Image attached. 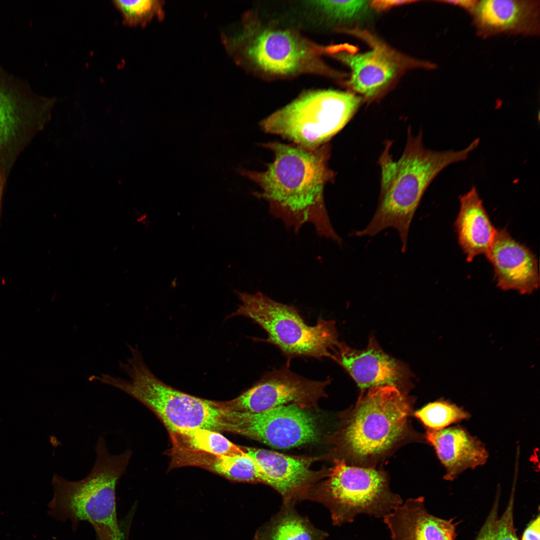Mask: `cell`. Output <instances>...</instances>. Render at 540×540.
I'll list each match as a JSON object with an SVG mask.
<instances>
[{
  "instance_id": "cell-9",
  "label": "cell",
  "mask_w": 540,
  "mask_h": 540,
  "mask_svg": "<svg viewBox=\"0 0 540 540\" xmlns=\"http://www.w3.org/2000/svg\"><path fill=\"white\" fill-rule=\"evenodd\" d=\"M362 98L332 90L306 92L262 120L261 128L310 149L329 142L356 114Z\"/></svg>"
},
{
  "instance_id": "cell-18",
  "label": "cell",
  "mask_w": 540,
  "mask_h": 540,
  "mask_svg": "<svg viewBox=\"0 0 540 540\" xmlns=\"http://www.w3.org/2000/svg\"><path fill=\"white\" fill-rule=\"evenodd\" d=\"M392 540H456L457 523L430 513L424 498L406 500L383 518Z\"/></svg>"
},
{
  "instance_id": "cell-19",
  "label": "cell",
  "mask_w": 540,
  "mask_h": 540,
  "mask_svg": "<svg viewBox=\"0 0 540 540\" xmlns=\"http://www.w3.org/2000/svg\"><path fill=\"white\" fill-rule=\"evenodd\" d=\"M424 438L444 467L446 480H452L466 470L482 466L488 460L484 444L461 426L440 430L428 428Z\"/></svg>"
},
{
  "instance_id": "cell-8",
  "label": "cell",
  "mask_w": 540,
  "mask_h": 540,
  "mask_svg": "<svg viewBox=\"0 0 540 540\" xmlns=\"http://www.w3.org/2000/svg\"><path fill=\"white\" fill-rule=\"evenodd\" d=\"M241 302L230 317L244 316L258 324L267 334L264 342L274 344L290 361L298 357L318 360L330 358L338 344L335 322L319 318L316 324H306L292 306L276 301L260 292L235 290Z\"/></svg>"
},
{
  "instance_id": "cell-27",
  "label": "cell",
  "mask_w": 540,
  "mask_h": 540,
  "mask_svg": "<svg viewBox=\"0 0 540 540\" xmlns=\"http://www.w3.org/2000/svg\"><path fill=\"white\" fill-rule=\"evenodd\" d=\"M308 2L328 18L336 20L356 18L368 6L366 0H314Z\"/></svg>"
},
{
  "instance_id": "cell-10",
  "label": "cell",
  "mask_w": 540,
  "mask_h": 540,
  "mask_svg": "<svg viewBox=\"0 0 540 540\" xmlns=\"http://www.w3.org/2000/svg\"><path fill=\"white\" fill-rule=\"evenodd\" d=\"M54 98L35 92L0 63V175L6 180L21 154L48 121Z\"/></svg>"
},
{
  "instance_id": "cell-12",
  "label": "cell",
  "mask_w": 540,
  "mask_h": 540,
  "mask_svg": "<svg viewBox=\"0 0 540 540\" xmlns=\"http://www.w3.org/2000/svg\"><path fill=\"white\" fill-rule=\"evenodd\" d=\"M331 380H310L292 372L286 366L266 373L252 387L224 403L230 410L248 412L289 404L308 409L316 407L320 398L327 397L326 388Z\"/></svg>"
},
{
  "instance_id": "cell-1",
  "label": "cell",
  "mask_w": 540,
  "mask_h": 540,
  "mask_svg": "<svg viewBox=\"0 0 540 540\" xmlns=\"http://www.w3.org/2000/svg\"><path fill=\"white\" fill-rule=\"evenodd\" d=\"M261 146L274 155L266 169L239 170L260 188L254 196L267 202L272 215L288 228L298 232L310 223L319 236L341 245L342 240L332 224L324 198L326 185L333 182L336 176L328 164L330 142L314 149L278 142Z\"/></svg>"
},
{
  "instance_id": "cell-24",
  "label": "cell",
  "mask_w": 540,
  "mask_h": 540,
  "mask_svg": "<svg viewBox=\"0 0 540 540\" xmlns=\"http://www.w3.org/2000/svg\"><path fill=\"white\" fill-rule=\"evenodd\" d=\"M514 483L504 510L500 516V490H498L492 508L474 540H518L514 522Z\"/></svg>"
},
{
  "instance_id": "cell-13",
  "label": "cell",
  "mask_w": 540,
  "mask_h": 540,
  "mask_svg": "<svg viewBox=\"0 0 540 540\" xmlns=\"http://www.w3.org/2000/svg\"><path fill=\"white\" fill-rule=\"evenodd\" d=\"M330 358L351 376L360 392L385 385L406 392L410 386L412 374L408 366L384 352L373 336L364 350L340 342Z\"/></svg>"
},
{
  "instance_id": "cell-20",
  "label": "cell",
  "mask_w": 540,
  "mask_h": 540,
  "mask_svg": "<svg viewBox=\"0 0 540 540\" xmlns=\"http://www.w3.org/2000/svg\"><path fill=\"white\" fill-rule=\"evenodd\" d=\"M460 210L454 222L458 244L467 262L486 254L496 228L492 224L476 186L460 196Z\"/></svg>"
},
{
  "instance_id": "cell-6",
  "label": "cell",
  "mask_w": 540,
  "mask_h": 540,
  "mask_svg": "<svg viewBox=\"0 0 540 540\" xmlns=\"http://www.w3.org/2000/svg\"><path fill=\"white\" fill-rule=\"evenodd\" d=\"M128 346L130 357L119 362L128 379L102 373L94 376V380L140 402L157 416L170 433L200 428L224 431L226 408L223 402L200 398L166 384L150 370L137 346Z\"/></svg>"
},
{
  "instance_id": "cell-28",
  "label": "cell",
  "mask_w": 540,
  "mask_h": 540,
  "mask_svg": "<svg viewBox=\"0 0 540 540\" xmlns=\"http://www.w3.org/2000/svg\"><path fill=\"white\" fill-rule=\"evenodd\" d=\"M540 514L533 519L524 530L521 540H540Z\"/></svg>"
},
{
  "instance_id": "cell-17",
  "label": "cell",
  "mask_w": 540,
  "mask_h": 540,
  "mask_svg": "<svg viewBox=\"0 0 540 540\" xmlns=\"http://www.w3.org/2000/svg\"><path fill=\"white\" fill-rule=\"evenodd\" d=\"M539 2L519 0L478 1L470 11L479 32L536 34L539 32Z\"/></svg>"
},
{
  "instance_id": "cell-26",
  "label": "cell",
  "mask_w": 540,
  "mask_h": 540,
  "mask_svg": "<svg viewBox=\"0 0 540 540\" xmlns=\"http://www.w3.org/2000/svg\"><path fill=\"white\" fill-rule=\"evenodd\" d=\"M414 416L428 429L440 430L452 424L467 419L468 412L455 404L439 400L430 402L416 411Z\"/></svg>"
},
{
  "instance_id": "cell-14",
  "label": "cell",
  "mask_w": 540,
  "mask_h": 540,
  "mask_svg": "<svg viewBox=\"0 0 540 540\" xmlns=\"http://www.w3.org/2000/svg\"><path fill=\"white\" fill-rule=\"evenodd\" d=\"M262 471V483L282 496V503L296 504L306 500L310 490L320 478L310 466L316 458L290 456L254 448H242Z\"/></svg>"
},
{
  "instance_id": "cell-25",
  "label": "cell",
  "mask_w": 540,
  "mask_h": 540,
  "mask_svg": "<svg viewBox=\"0 0 540 540\" xmlns=\"http://www.w3.org/2000/svg\"><path fill=\"white\" fill-rule=\"evenodd\" d=\"M114 6L120 12L123 24L131 27L146 26L153 19L164 17V2L158 0H115Z\"/></svg>"
},
{
  "instance_id": "cell-3",
  "label": "cell",
  "mask_w": 540,
  "mask_h": 540,
  "mask_svg": "<svg viewBox=\"0 0 540 540\" xmlns=\"http://www.w3.org/2000/svg\"><path fill=\"white\" fill-rule=\"evenodd\" d=\"M412 400L392 386L368 389L341 416L332 436L335 452L348 464L374 467L412 439Z\"/></svg>"
},
{
  "instance_id": "cell-16",
  "label": "cell",
  "mask_w": 540,
  "mask_h": 540,
  "mask_svg": "<svg viewBox=\"0 0 540 540\" xmlns=\"http://www.w3.org/2000/svg\"><path fill=\"white\" fill-rule=\"evenodd\" d=\"M329 54L346 64L351 70L348 85L368 98L377 94L396 76L400 65L396 58L378 44L362 54L348 52L342 45L325 47Z\"/></svg>"
},
{
  "instance_id": "cell-21",
  "label": "cell",
  "mask_w": 540,
  "mask_h": 540,
  "mask_svg": "<svg viewBox=\"0 0 540 540\" xmlns=\"http://www.w3.org/2000/svg\"><path fill=\"white\" fill-rule=\"evenodd\" d=\"M176 466H194L214 472L229 480L250 483H262V471L256 462L248 456H220L205 453L176 450L172 454Z\"/></svg>"
},
{
  "instance_id": "cell-23",
  "label": "cell",
  "mask_w": 540,
  "mask_h": 540,
  "mask_svg": "<svg viewBox=\"0 0 540 540\" xmlns=\"http://www.w3.org/2000/svg\"><path fill=\"white\" fill-rule=\"evenodd\" d=\"M171 449L220 456H248L242 448L232 442L219 432L204 428L170 433Z\"/></svg>"
},
{
  "instance_id": "cell-11",
  "label": "cell",
  "mask_w": 540,
  "mask_h": 540,
  "mask_svg": "<svg viewBox=\"0 0 540 540\" xmlns=\"http://www.w3.org/2000/svg\"><path fill=\"white\" fill-rule=\"evenodd\" d=\"M224 431L246 436L277 448H289L318 440L319 428L306 408L282 406L257 412L227 408Z\"/></svg>"
},
{
  "instance_id": "cell-29",
  "label": "cell",
  "mask_w": 540,
  "mask_h": 540,
  "mask_svg": "<svg viewBox=\"0 0 540 540\" xmlns=\"http://www.w3.org/2000/svg\"><path fill=\"white\" fill-rule=\"evenodd\" d=\"M478 0H446L445 2L448 4L458 6L460 7L468 10L470 12L473 9Z\"/></svg>"
},
{
  "instance_id": "cell-2",
  "label": "cell",
  "mask_w": 540,
  "mask_h": 540,
  "mask_svg": "<svg viewBox=\"0 0 540 540\" xmlns=\"http://www.w3.org/2000/svg\"><path fill=\"white\" fill-rule=\"evenodd\" d=\"M479 142L477 138L460 150L434 151L424 146L422 130L416 136L409 127L404 150L395 160L390 152L392 142L386 141L378 160L380 184L376 210L364 228L353 231L352 236L372 237L393 228L398 234L402 252H406L410 225L429 186L446 167L465 160Z\"/></svg>"
},
{
  "instance_id": "cell-15",
  "label": "cell",
  "mask_w": 540,
  "mask_h": 540,
  "mask_svg": "<svg viewBox=\"0 0 540 540\" xmlns=\"http://www.w3.org/2000/svg\"><path fill=\"white\" fill-rule=\"evenodd\" d=\"M494 268L497 286L503 290L530 294L540 285L536 258L525 245L514 240L506 228L496 229L485 254Z\"/></svg>"
},
{
  "instance_id": "cell-4",
  "label": "cell",
  "mask_w": 540,
  "mask_h": 540,
  "mask_svg": "<svg viewBox=\"0 0 540 540\" xmlns=\"http://www.w3.org/2000/svg\"><path fill=\"white\" fill-rule=\"evenodd\" d=\"M221 40L237 64L264 78L334 74L322 58L324 46L291 28L265 23L252 12L244 14L236 30L222 32Z\"/></svg>"
},
{
  "instance_id": "cell-22",
  "label": "cell",
  "mask_w": 540,
  "mask_h": 540,
  "mask_svg": "<svg viewBox=\"0 0 540 540\" xmlns=\"http://www.w3.org/2000/svg\"><path fill=\"white\" fill-rule=\"evenodd\" d=\"M328 536L327 532L300 514L295 504L282 503L280 510L256 530L253 540H326Z\"/></svg>"
},
{
  "instance_id": "cell-5",
  "label": "cell",
  "mask_w": 540,
  "mask_h": 540,
  "mask_svg": "<svg viewBox=\"0 0 540 540\" xmlns=\"http://www.w3.org/2000/svg\"><path fill=\"white\" fill-rule=\"evenodd\" d=\"M96 460L84 478L72 481L55 474L52 479L54 497L48 506L60 520L76 526L80 522L92 525L99 540H122L123 530L117 518L116 490L126 473L132 452L112 454L100 436L96 446Z\"/></svg>"
},
{
  "instance_id": "cell-30",
  "label": "cell",
  "mask_w": 540,
  "mask_h": 540,
  "mask_svg": "<svg viewBox=\"0 0 540 540\" xmlns=\"http://www.w3.org/2000/svg\"><path fill=\"white\" fill-rule=\"evenodd\" d=\"M5 182L6 180L0 175V212L1 209L2 198Z\"/></svg>"
},
{
  "instance_id": "cell-7",
  "label": "cell",
  "mask_w": 540,
  "mask_h": 540,
  "mask_svg": "<svg viewBox=\"0 0 540 540\" xmlns=\"http://www.w3.org/2000/svg\"><path fill=\"white\" fill-rule=\"evenodd\" d=\"M326 477L310 490L306 500L328 508L334 526L352 523L363 514L383 518L404 502L391 490L386 473L374 467L350 465L334 458Z\"/></svg>"
}]
</instances>
